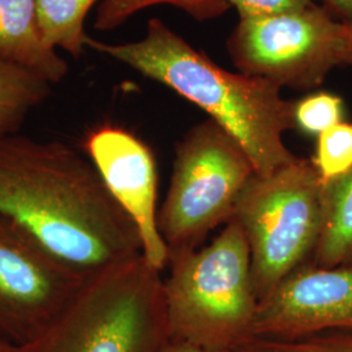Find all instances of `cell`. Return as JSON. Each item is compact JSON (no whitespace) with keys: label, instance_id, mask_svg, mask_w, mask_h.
Masks as SVG:
<instances>
[{"label":"cell","instance_id":"obj_1","mask_svg":"<svg viewBox=\"0 0 352 352\" xmlns=\"http://www.w3.org/2000/svg\"><path fill=\"white\" fill-rule=\"evenodd\" d=\"M0 217L85 278L142 253L139 228L71 145L0 138Z\"/></svg>","mask_w":352,"mask_h":352},{"label":"cell","instance_id":"obj_2","mask_svg":"<svg viewBox=\"0 0 352 352\" xmlns=\"http://www.w3.org/2000/svg\"><path fill=\"white\" fill-rule=\"evenodd\" d=\"M87 47L109 55L145 77L164 84L199 106L236 140L257 175H269L298 157L283 136L295 128V102L276 84L234 74L217 65L160 19H151L144 38L110 45L88 38Z\"/></svg>","mask_w":352,"mask_h":352},{"label":"cell","instance_id":"obj_3","mask_svg":"<svg viewBox=\"0 0 352 352\" xmlns=\"http://www.w3.org/2000/svg\"><path fill=\"white\" fill-rule=\"evenodd\" d=\"M164 304L171 342L208 352H236L253 340L258 307L251 254L235 219L206 247L168 256Z\"/></svg>","mask_w":352,"mask_h":352},{"label":"cell","instance_id":"obj_4","mask_svg":"<svg viewBox=\"0 0 352 352\" xmlns=\"http://www.w3.org/2000/svg\"><path fill=\"white\" fill-rule=\"evenodd\" d=\"M162 272L142 253L89 278L26 352H161L170 342Z\"/></svg>","mask_w":352,"mask_h":352},{"label":"cell","instance_id":"obj_5","mask_svg":"<svg viewBox=\"0 0 352 352\" xmlns=\"http://www.w3.org/2000/svg\"><path fill=\"white\" fill-rule=\"evenodd\" d=\"M235 219L251 254L258 302L311 264L324 225V182L309 158H296L269 175L252 176L236 204Z\"/></svg>","mask_w":352,"mask_h":352},{"label":"cell","instance_id":"obj_6","mask_svg":"<svg viewBox=\"0 0 352 352\" xmlns=\"http://www.w3.org/2000/svg\"><path fill=\"white\" fill-rule=\"evenodd\" d=\"M256 174L248 154L212 119L192 126L176 145L171 182L158 209V230L171 253L193 251L235 213Z\"/></svg>","mask_w":352,"mask_h":352},{"label":"cell","instance_id":"obj_7","mask_svg":"<svg viewBox=\"0 0 352 352\" xmlns=\"http://www.w3.org/2000/svg\"><path fill=\"white\" fill-rule=\"evenodd\" d=\"M227 51L240 74L265 78L279 88H318L347 62L349 28L322 6L239 19Z\"/></svg>","mask_w":352,"mask_h":352},{"label":"cell","instance_id":"obj_8","mask_svg":"<svg viewBox=\"0 0 352 352\" xmlns=\"http://www.w3.org/2000/svg\"><path fill=\"white\" fill-rule=\"evenodd\" d=\"M88 279L0 217V336L20 346L30 344Z\"/></svg>","mask_w":352,"mask_h":352},{"label":"cell","instance_id":"obj_9","mask_svg":"<svg viewBox=\"0 0 352 352\" xmlns=\"http://www.w3.org/2000/svg\"><path fill=\"white\" fill-rule=\"evenodd\" d=\"M352 330V266L304 265L258 302L253 338L296 340Z\"/></svg>","mask_w":352,"mask_h":352},{"label":"cell","instance_id":"obj_10","mask_svg":"<svg viewBox=\"0 0 352 352\" xmlns=\"http://www.w3.org/2000/svg\"><path fill=\"white\" fill-rule=\"evenodd\" d=\"M85 151L115 201L139 228L144 257L162 272L168 248L157 222L158 176L151 149L120 126H103L89 133Z\"/></svg>","mask_w":352,"mask_h":352},{"label":"cell","instance_id":"obj_11","mask_svg":"<svg viewBox=\"0 0 352 352\" xmlns=\"http://www.w3.org/2000/svg\"><path fill=\"white\" fill-rule=\"evenodd\" d=\"M0 58L52 84L68 74V64L41 32L36 0H0Z\"/></svg>","mask_w":352,"mask_h":352},{"label":"cell","instance_id":"obj_12","mask_svg":"<svg viewBox=\"0 0 352 352\" xmlns=\"http://www.w3.org/2000/svg\"><path fill=\"white\" fill-rule=\"evenodd\" d=\"M311 264L352 266V170L324 183V225Z\"/></svg>","mask_w":352,"mask_h":352},{"label":"cell","instance_id":"obj_13","mask_svg":"<svg viewBox=\"0 0 352 352\" xmlns=\"http://www.w3.org/2000/svg\"><path fill=\"white\" fill-rule=\"evenodd\" d=\"M50 96L49 81L0 58V138L17 133Z\"/></svg>","mask_w":352,"mask_h":352},{"label":"cell","instance_id":"obj_14","mask_svg":"<svg viewBox=\"0 0 352 352\" xmlns=\"http://www.w3.org/2000/svg\"><path fill=\"white\" fill-rule=\"evenodd\" d=\"M38 21L45 42L54 49H63L72 56L84 54L89 36L85 19L98 0H36Z\"/></svg>","mask_w":352,"mask_h":352},{"label":"cell","instance_id":"obj_15","mask_svg":"<svg viewBox=\"0 0 352 352\" xmlns=\"http://www.w3.org/2000/svg\"><path fill=\"white\" fill-rule=\"evenodd\" d=\"M158 4L179 8L196 21L214 20L231 8L227 0H102L94 28L101 32H110L123 25L135 13Z\"/></svg>","mask_w":352,"mask_h":352},{"label":"cell","instance_id":"obj_16","mask_svg":"<svg viewBox=\"0 0 352 352\" xmlns=\"http://www.w3.org/2000/svg\"><path fill=\"white\" fill-rule=\"evenodd\" d=\"M311 160L324 183L351 171L352 123L343 120L318 135Z\"/></svg>","mask_w":352,"mask_h":352},{"label":"cell","instance_id":"obj_17","mask_svg":"<svg viewBox=\"0 0 352 352\" xmlns=\"http://www.w3.org/2000/svg\"><path fill=\"white\" fill-rule=\"evenodd\" d=\"M295 128L308 136H318L344 118V102L337 94L320 91L309 94L294 107Z\"/></svg>","mask_w":352,"mask_h":352},{"label":"cell","instance_id":"obj_18","mask_svg":"<svg viewBox=\"0 0 352 352\" xmlns=\"http://www.w3.org/2000/svg\"><path fill=\"white\" fill-rule=\"evenodd\" d=\"M236 352H352V330H338L296 340L253 338Z\"/></svg>","mask_w":352,"mask_h":352},{"label":"cell","instance_id":"obj_19","mask_svg":"<svg viewBox=\"0 0 352 352\" xmlns=\"http://www.w3.org/2000/svg\"><path fill=\"white\" fill-rule=\"evenodd\" d=\"M239 19H251L276 13L298 11L314 4V0H227Z\"/></svg>","mask_w":352,"mask_h":352},{"label":"cell","instance_id":"obj_20","mask_svg":"<svg viewBox=\"0 0 352 352\" xmlns=\"http://www.w3.org/2000/svg\"><path fill=\"white\" fill-rule=\"evenodd\" d=\"M322 7L344 23L352 21V0H321Z\"/></svg>","mask_w":352,"mask_h":352},{"label":"cell","instance_id":"obj_21","mask_svg":"<svg viewBox=\"0 0 352 352\" xmlns=\"http://www.w3.org/2000/svg\"><path fill=\"white\" fill-rule=\"evenodd\" d=\"M161 352H208L196 349L193 346H189L187 343H180V342H168Z\"/></svg>","mask_w":352,"mask_h":352},{"label":"cell","instance_id":"obj_22","mask_svg":"<svg viewBox=\"0 0 352 352\" xmlns=\"http://www.w3.org/2000/svg\"><path fill=\"white\" fill-rule=\"evenodd\" d=\"M0 352H26L25 346L16 344L10 340L0 336Z\"/></svg>","mask_w":352,"mask_h":352},{"label":"cell","instance_id":"obj_23","mask_svg":"<svg viewBox=\"0 0 352 352\" xmlns=\"http://www.w3.org/2000/svg\"><path fill=\"white\" fill-rule=\"evenodd\" d=\"M347 28H349V55H347V62L346 65L352 67V21L346 23Z\"/></svg>","mask_w":352,"mask_h":352}]
</instances>
